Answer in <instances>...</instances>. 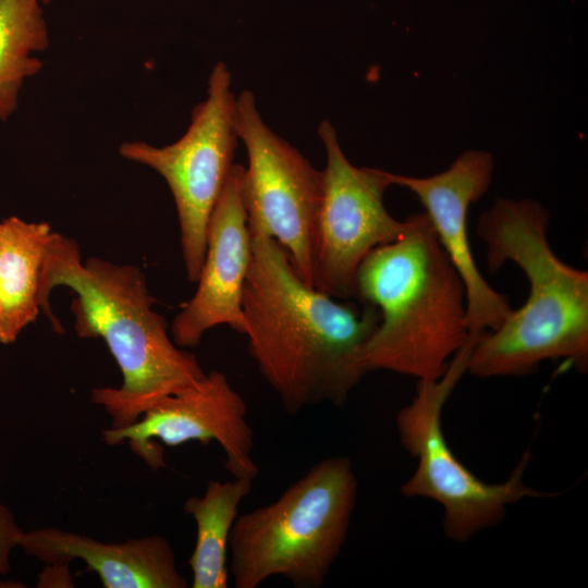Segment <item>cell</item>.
I'll return each instance as SVG.
<instances>
[{
    "mask_svg": "<svg viewBox=\"0 0 588 588\" xmlns=\"http://www.w3.org/2000/svg\"><path fill=\"white\" fill-rule=\"evenodd\" d=\"M234 119L248 159L243 175L247 223L275 240L286 252L296 273L313 285L322 171L271 131L250 90L236 97Z\"/></svg>",
    "mask_w": 588,
    "mask_h": 588,
    "instance_id": "obj_8",
    "label": "cell"
},
{
    "mask_svg": "<svg viewBox=\"0 0 588 588\" xmlns=\"http://www.w3.org/2000/svg\"><path fill=\"white\" fill-rule=\"evenodd\" d=\"M355 297L380 313L364 347L367 372L437 380L469 338L464 283L426 213L408 216L396 241L365 256L356 272Z\"/></svg>",
    "mask_w": 588,
    "mask_h": 588,
    "instance_id": "obj_4",
    "label": "cell"
},
{
    "mask_svg": "<svg viewBox=\"0 0 588 588\" xmlns=\"http://www.w3.org/2000/svg\"><path fill=\"white\" fill-rule=\"evenodd\" d=\"M492 170L489 152L467 150L432 176L389 172L392 185L408 188L424 205L440 245L464 283L467 326L469 334L477 336L497 330L513 310L507 297L494 291L479 272L467 235L468 208L487 192Z\"/></svg>",
    "mask_w": 588,
    "mask_h": 588,
    "instance_id": "obj_11",
    "label": "cell"
},
{
    "mask_svg": "<svg viewBox=\"0 0 588 588\" xmlns=\"http://www.w3.org/2000/svg\"><path fill=\"white\" fill-rule=\"evenodd\" d=\"M478 339L469 335L439 379L418 381L414 399L396 416L401 444L418 461L415 473L402 485L401 493L437 501L443 509L445 534L455 541L468 540L477 531L498 523L509 504L543 495L523 480L528 454L506 481L491 485L466 468L445 441L442 409L467 371Z\"/></svg>",
    "mask_w": 588,
    "mask_h": 588,
    "instance_id": "obj_6",
    "label": "cell"
},
{
    "mask_svg": "<svg viewBox=\"0 0 588 588\" xmlns=\"http://www.w3.org/2000/svg\"><path fill=\"white\" fill-rule=\"evenodd\" d=\"M246 412L245 401L226 376L211 370L194 385L160 401L132 425L102 430V438L108 445L126 441L152 470L166 466L163 448L156 440L167 446L216 441L230 474L254 480L259 469L252 455L254 432Z\"/></svg>",
    "mask_w": 588,
    "mask_h": 588,
    "instance_id": "obj_10",
    "label": "cell"
},
{
    "mask_svg": "<svg viewBox=\"0 0 588 588\" xmlns=\"http://www.w3.org/2000/svg\"><path fill=\"white\" fill-rule=\"evenodd\" d=\"M243 175L244 167L234 163L209 220L196 291L169 328L182 348L196 347L204 334L218 326L245 333L242 298L252 260V234Z\"/></svg>",
    "mask_w": 588,
    "mask_h": 588,
    "instance_id": "obj_12",
    "label": "cell"
},
{
    "mask_svg": "<svg viewBox=\"0 0 588 588\" xmlns=\"http://www.w3.org/2000/svg\"><path fill=\"white\" fill-rule=\"evenodd\" d=\"M248 228L242 308L252 358L286 412L343 405L367 373L363 353L380 322L378 308L338 302L306 283L275 240Z\"/></svg>",
    "mask_w": 588,
    "mask_h": 588,
    "instance_id": "obj_1",
    "label": "cell"
},
{
    "mask_svg": "<svg viewBox=\"0 0 588 588\" xmlns=\"http://www.w3.org/2000/svg\"><path fill=\"white\" fill-rule=\"evenodd\" d=\"M58 286L75 293L70 309L77 336L101 339L121 370L120 387L90 392V401L110 415L111 428L132 425L163 399L205 377L196 355L174 343L166 319L154 309L155 298L138 267L99 257L83 260L75 240L52 232L39 304L52 329L62 333L50 306V294Z\"/></svg>",
    "mask_w": 588,
    "mask_h": 588,
    "instance_id": "obj_2",
    "label": "cell"
},
{
    "mask_svg": "<svg viewBox=\"0 0 588 588\" xmlns=\"http://www.w3.org/2000/svg\"><path fill=\"white\" fill-rule=\"evenodd\" d=\"M0 232H1V220H0Z\"/></svg>",
    "mask_w": 588,
    "mask_h": 588,
    "instance_id": "obj_19",
    "label": "cell"
},
{
    "mask_svg": "<svg viewBox=\"0 0 588 588\" xmlns=\"http://www.w3.org/2000/svg\"><path fill=\"white\" fill-rule=\"evenodd\" d=\"M42 0H0V121L17 109L24 82L44 62L35 53L49 46Z\"/></svg>",
    "mask_w": 588,
    "mask_h": 588,
    "instance_id": "obj_16",
    "label": "cell"
},
{
    "mask_svg": "<svg viewBox=\"0 0 588 588\" xmlns=\"http://www.w3.org/2000/svg\"><path fill=\"white\" fill-rule=\"evenodd\" d=\"M23 532L13 512L0 503V575L10 572L11 552L19 547Z\"/></svg>",
    "mask_w": 588,
    "mask_h": 588,
    "instance_id": "obj_17",
    "label": "cell"
},
{
    "mask_svg": "<svg viewBox=\"0 0 588 588\" xmlns=\"http://www.w3.org/2000/svg\"><path fill=\"white\" fill-rule=\"evenodd\" d=\"M23 551L46 564L83 561L105 588H186L170 541L158 535L103 542L74 531L45 527L24 531Z\"/></svg>",
    "mask_w": 588,
    "mask_h": 588,
    "instance_id": "obj_13",
    "label": "cell"
},
{
    "mask_svg": "<svg viewBox=\"0 0 588 588\" xmlns=\"http://www.w3.org/2000/svg\"><path fill=\"white\" fill-rule=\"evenodd\" d=\"M52 1H54V0H42V3H44V4H47V3H50V2H52Z\"/></svg>",
    "mask_w": 588,
    "mask_h": 588,
    "instance_id": "obj_18",
    "label": "cell"
},
{
    "mask_svg": "<svg viewBox=\"0 0 588 588\" xmlns=\"http://www.w3.org/2000/svg\"><path fill=\"white\" fill-rule=\"evenodd\" d=\"M252 479L209 480L203 495L188 497L184 511L196 525V540L187 563L192 588H226L228 550L238 506L252 491Z\"/></svg>",
    "mask_w": 588,
    "mask_h": 588,
    "instance_id": "obj_15",
    "label": "cell"
},
{
    "mask_svg": "<svg viewBox=\"0 0 588 588\" xmlns=\"http://www.w3.org/2000/svg\"><path fill=\"white\" fill-rule=\"evenodd\" d=\"M224 62L213 65L207 97L193 112L176 142L157 147L146 142H124L119 154L163 177L173 196L180 245L188 281L196 283L206 253L208 224L224 187L237 145L235 96Z\"/></svg>",
    "mask_w": 588,
    "mask_h": 588,
    "instance_id": "obj_7",
    "label": "cell"
},
{
    "mask_svg": "<svg viewBox=\"0 0 588 588\" xmlns=\"http://www.w3.org/2000/svg\"><path fill=\"white\" fill-rule=\"evenodd\" d=\"M357 479L346 456L317 462L272 503L237 516L229 541L236 588L281 576L321 587L347 537Z\"/></svg>",
    "mask_w": 588,
    "mask_h": 588,
    "instance_id": "obj_5",
    "label": "cell"
},
{
    "mask_svg": "<svg viewBox=\"0 0 588 588\" xmlns=\"http://www.w3.org/2000/svg\"><path fill=\"white\" fill-rule=\"evenodd\" d=\"M326 149L313 258V286L334 298L355 297L357 269L373 248L396 241L405 220L394 219L383 197L389 172L358 168L344 155L329 121L318 127Z\"/></svg>",
    "mask_w": 588,
    "mask_h": 588,
    "instance_id": "obj_9",
    "label": "cell"
},
{
    "mask_svg": "<svg viewBox=\"0 0 588 588\" xmlns=\"http://www.w3.org/2000/svg\"><path fill=\"white\" fill-rule=\"evenodd\" d=\"M549 219L537 200L498 198L478 220L489 270L516 264L529 281V295L497 330L477 340L467 368L474 376H522L556 358H567L580 371L587 368L588 273L554 254Z\"/></svg>",
    "mask_w": 588,
    "mask_h": 588,
    "instance_id": "obj_3",
    "label": "cell"
},
{
    "mask_svg": "<svg viewBox=\"0 0 588 588\" xmlns=\"http://www.w3.org/2000/svg\"><path fill=\"white\" fill-rule=\"evenodd\" d=\"M48 222H29L16 216L1 221L0 232V343H14L40 311L39 290Z\"/></svg>",
    "mask_w": 588,
    "mask_h": 588,
    "instance_id": "obj_14",
    "label": "cell"
}]
</instances>
